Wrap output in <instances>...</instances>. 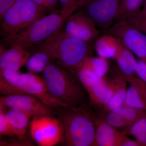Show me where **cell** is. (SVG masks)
<instances>
[{"instance_id": "1", "label": "cell", "mask_w": 146, "mask_h": 146, "mask_svg": "<svg viewBox=\"0 0 146 146\" xmlns=\"http://www.w3.org/2000/svg\"><path fill=\"white\" fill-rule=\"evenodd\" d=\"M42 74L48 89L57 99L69 106H90L86 89L70 70L50 60Z\"/></svg>"}, {"instance_id": "2", "label": "cell", "mask_w": 146, "mask_h": 146, "mask_svg": "<svg viewBox=\"0 0 146 146\" xmlns=\"http://www.w3.org/2000/svg\"><path fill=\"white\" fill-rule=\"evenodd\" d=\"M68 146H95L96 114L90 106H69L56 109Z\"/></svg>"}, {"instance_id": "3", "label": "cell", "mask_w": 146, "mask_h": 146, "mask_svg": "<svg viewBox=\"0 0 146 146\" xmlns=\"http://www.w3.org/2000/svg\"><path fill=\"white\" fill-rule=\"evenodd\" d=\"M37 46L36 51L46 53L51 61L68 70L78 66L92 52L91 43L70 36L62 29Z\"/></svg>"}, {"instance_id": "4", "label": "cell", "mask_w": 146, "mask_h": 146, "mask_svg": "<svg viewBox=\"0 0 146 146\" xmlns=\"http://www.w3.org/2000/svg\"><path fill=\"white\" fill-rule=\"evenodd\" d=\"M75 11L62 7L39 18L18 34L3 39L9 47L17 46L29 49L42 44L62 29L67 18Z\"/></svg>"}, {"instance_id": "5", "label": "cell", "mask_w": 146, "mask_h": 146, "mask_svg": "<svg viewBox=\"0 0 146 146\" xmlns=\"http://www.w3.org/2000/svg\"><path fill=\"white\" fill-rule=\"evenodd\" d=\"M47 13L32 0H16L1 21L3 39L23 31Z\"/></svg>"}, {"instance_id": "6", "label": "cell", "mask_w": 146, "mask_h": 146, "mask_svg": "<svg viewBox=\"0 0 146 146\" xmlns=\"http://www.w3.org/2000/svg\"><path fill=\"white\" fill-rule=\"evenodd\" d=\"M32 138L38 145L53 146L64 139L61 120L53 116H33L30 123Z\"/></svg>"}, {"instance_id": "7", "label": "cell", "mask_w": 146, "mask_h": 146, "mask_svg": "<svg viewBox=\"0 0 146 146\" xmlns=\"http://www.w3.org/2000/svg\"><path fill=\"white\" fill-rule=\"evenodd\" d=\"M106 33L119 39L139 59L146 62V35L126 20H120L107 29Z\"/></svg>"}, {"instance_id": "8", "label": "cell", "mask_w": 146, "mask_h": 146, "mask_svg": "<svg viewBox=\"0 0 146 146\" xmlns=\"http://www.w3.org/2000/svg\"><path fill=\"white\" fill-rule=\"evenodd\" d=\"M18 87L22 94L33 96L55 109L69 106L54 97L48 89L43 77L36 74L22 73L18 81Z\"/></svg>"}, {"instance_id": "9", "label": "cell", "mask_w": 146, "mask_h": 146, "mask_svg": "<svg viewBox=\"0 0 146 146\" xmlns=\"http://www.w3.org/2000/svg\"><path fill=\"white\" fill-rule=\"evenodd\" d=\"M0 105L5 108H15L26 112L33 116L57 115L56 109L47 105L33 96L26 94L2 96Z\"/></svg>"}, {"instance_id": "10", "label": "cell", "mask_w": 146, "mask_h": 146, "mask_svg": "<svg viewBox=\"0 0 146 146\" xmlns=\"http://www.w3.org/2000/svg\"><path fill=\"white\" fill-rule=\"evenodd\" d=\"M65 24L64 30L67 34L84 42H95L99 36L98 27L82 9L72 13Z\"/></svg>"}, {"instance_id": "11", "label": "cell", "mask_w": 146, "mask_h": 146, "mask_svg": "<svg viewBox=\"0 0 146 146\" xmlns=\"http://www.w3.org/2000/svg\"><path fill=\"white\" fill-rule=\"evenodd\" d=\"M122 0H90L82 9L98 28H109L115 20Z\"/></svg>"}, {"instance_id": "12", "label": "cell", "mask_w": 146, "mask_h": 146, "mask_svg": "<svg viewBox=\"0 0 146 146\" xmlns=\"http://www.w3.org/2000/svg\"><path fill=\"white\" fill-rule=\"evenodd\" d=\"M145 116V110L122 106L109 112H102L101 116H98L114 127L121 130Z\"/></svg>"}, {"instance_id": "13", "label": "cell", "mask_w": 146, "mask_h": 146, "mask_svg": "<svg viewBox=\"0 0 146 146\" xmlns=\"http://www.w3.org/2000/svg\"><path fill=\"white\" fill-rule=\"evenodd\" d=\"M115 86V77L109 80L104 77L87 89L90 107L91 108L102 109L112 98Z\"/></svg>"}, {"instance_id": "14", "label": "cell", "mask_w": 146, "mask_h": 146, "mask_svg": "<svg viewBox=\"0 0 146 146\" xmlns=\"http://www.w3.org/2000/svg\"><path fill=\"white\" fill-rule=\"evenodd\" d=\"M95 146H121L127 135L96 114Z\"/></svg>"}, {"instance_id": "15", "label": "cell", "mask_w": 146, "mask_h": 146, "mask_svg": "<svg viewBox=\"0 0 146 146\" xmlns=\"http://www.w3.org/2000/svg\"><path fill=\"white\" fill-rule=\"evenodd\" d=\"M1 45L0 70H20L32 55L29 49L14 46L6 50Z\"/></svg>"}, {"instance_id": "16", "label": "cell", "mask_w": 146, "mask_h": 146, "mask_svg": "<svg viewBox=\"0 0 146 146\" xmlns=\"http://www.w3.org/2000/svg\"><path fill=\"white\" fill-rule=\"evenodd\" d=\"M129 86L123 106L146 110V83L134 76H125Z\"/></svg>"}, {"instance_id": "17", "label": "cell", "mask_w": 146, "mask_h": 146, "mask_svg": "<svg viewBox=\"0 0 146 146\" xmlns=\"http://www.w3.org/2000/svg\"><path fill=\"white\" fill-rule=\"evenodd\" d=\"M5 115L15 136L23 137L26 133L30 119L33 116L15 108H9L5 111Z\"/></svg>"}, {"instance_id": "18", "label": "cell", "mask_w": 146, "mask_h": 146, "mask_svg": "<svg viewBox=\"0 0 146 146\" xmlns=\"http://www.w3.org/2000/svg\"><path fill=\"white\" fill-rule=\"evenodd\" d=\"M114 59L121 72L125 76L136 74L137 61L134 54L120 40V43Z\"/></svg>"}, {"instance_id": "19", "label": "cell", "mask_w": 146, "mask_h": 146, "mask_svg": "<svg viewBox=\"0 0 146 146\" xmlns=\"http://www.w3.org/2000/svg\"><path fill=\"white\" fill-rule=\"evenodd\" d=\"M119 43L117 38L106 33L97 38L94 43V49L99 56L107 59H114Z\"/></svg>"}, {"instance_id": "20", "label": "cell", "mask_w": 146, "mask_h": 146, "mask_svg": "<svg viewBox=\"0 0 146 146\" xmlns=\"http://www.w3.org/2000/svg\"><path fill=\"white\" fill-rule=\"evenodd\" d=\"M115 77L116 86L114 94L109 102L101 109L102 112H109L117 109L122 106L124 102L127 90V80L121 72Z\"/></svg>"}, {"instance_id": "21", "label": "cell", "mask_w": 146, "mask_h": 146, "mask_svg": "<svg viewBox=\"0 0 146 146\" xmlns=\"http://www.w3.org/2000/svg\"><path fill=\"white\" fill-rule=\"evenodd\" d=\"M50 61L48 55L42 51L36 52L29 58L26 66L29 72L36 74L43 72Z\"/></svg>"}, {"instance_id": "22", "label": "cell", "mask_w": 146, "mask_h": 146, "mask_svg": "<svg viewBox=\"0 0 146 146\" xmlns=\"http://www.w3.org/2000/svg\"><path fill=\"white\" fill-rule=\"evenodd\" d=\"M144 0H122L115 20H127L141 11Z\"/></svg>"}, {"instance_id": "23", "label": "cell", "mask_w": 146, "mask_h": 146, "mask_svg": "<svg viewBox=\"0 0 146 146\" xmlns=\"http://www.w3.org/2000/svg\"><path fill=\"white\" fill-rule=\"evenodd\" d=\"M121 131L127 136L134 137L142 146H146V116Z\"/></svg>"}, {"instance_id": "24", "label": "cell", "mask_w": 146, "mask_h": 146, "mask_svg": "<svg viewBox=\"0 0 146 146\" xmlns=\"http://www.w3.org/2000/svg\"><path fill=\"white\" fill-rule=\"evenodd\" d=\"M83 63L90 67L100 78L105 77L109 70V63L107 59L100 57L90 56L86 57Z\"/></svg>"}, {"instance_id": "25", "label": "cell", "mask_w": 146, "mask_h": 146, "mask_svg": "<svg viewBox=\"0 0 146 146\" xmlns=\"http://www.w3.org/2000/svg\"><path fill=\"white\" fill-rule=\"evenodd\" d=\"M0 72V76L16 89L18 94H22L18 87V81L22 73L19 71L14 70H1Z\"/></svg>"}, {"instance_id": "26", "label": "cell", "mask_w": 146, "mask_h": 146, "mask_svg": "<svg viewBox=\"0 0 146 146\" xmlns=\"http://www.w3.org/2000/svg\"><path fill=\"white\" fill-rule=\"evenodd\" d=\"M5 109L0 105V134L1 136H15L6 117Z\"/></svg>"}, {"instance_id": "27", "label": "cell", "mask_w": 146, "mask_h": 146, "mask_svg": "<svg viewBox=\"0 0 146 146\" xmlns=\"http://www.w3.org/2000/svg\"><path fill=\"white\" fill-rule=\"evenodd\" d=\"M133 27L146 35V13L141 11L127 19Z\"/></svg>"}, {"instance_id": "28", "label": "cell", "mask_w": 146, "mask_h": 146, "mask_svg": "<svg viewBox=\"0 0 146 146\" xmlns=\"http://www.w3.org/2000/svg\"><path fill=\"white\" fill-rule=\"evenodd\" d=\"M136 74L146 83V62L140 59L137 60Z\"/></svg>"}, {"instance_id": "29", "label": "cell", "mask_w": 146, "mask_h": 146, "mask_svg": "<svg viewBox=\"0 0 146 146\" xmlns=\"http://www.w3.org/2000/svg\"><path fill=\"white\" fill-rule=\"evenodd\" d=\"M16 0H0V19H2L6 12L13 5Z\"/></svg>"}, {"instance_id": "30", "label": "cell", "mask_w": 146, "mask_h": 146, "mask_svg": "<svg viewBox=\"0 0 146 146\" xmlns=\"http://www.w3.org/2000/svg\"><path fill=\"white\" fill-rule=\"evenodd\" d=\"M62 5V7L72 9L75 11L78 10L75 6L76 0H58Z\"/></svg>"}, {"instance_id": "31", "label": "cell", "mask_w": 146, "mask_h": 146, "mask_svg": "<svg viewBox=\"0 0 146 146\" xmlns=\"http://www.w3.org/2000/svg\"><path fill=\"white\" fill-rule=\"evenodd\" d=\"M121 146H142V145L137 140L131 139L127 135L123 141Z\"/></svg>"}, {"instance_id": "32", "label": "cell", "mask_w": 146, "mask_h": 146, "mask_svg": "<svg viewBox=\"0 0 146 146\" xmlns=\"http://www.w3.org/2000/svg\"><path fill=\"white\" fill-rule=\"evenodd\" d=\"M37 5L44 9L47 12H52L50 6L45 0H32Z\"/></svg>"}, {"instance_id": "33", "label": "cell", "mask_w": 146, "mask_h": 146, "mask_svg": "<svg viewBox=\"0 0 146 146\" xmlns=\"http://www.w3.org/2000/svg\"><path fill=\"white\" fill-rule=\"evenodd\" d=\"M45 1L50 6L52 12L56 10V8L57 7L58 0H45Z\"/></svg>"}, {"instance_id": "34", "label": "cell", "mask_w": 146, "mask_h": 146, "mask_svg": "<svg viewBox=\"0 0 146 146\" xmlns=\"http://www.w3.org/2000/svg\"><path fill=\"white\" fill-rule=\"evenodd\" d=\"M90 0H76V4L84 6L86 5Z\"/></svg>"}, {"instance_id": "35", "label": "cell", "mask_w": 146, "mask_h": 146, "mask_svg": "<svg viewBox=\"0 0 146 146\" xmlns=\"http://www.w3.org/2000/svg\"><path fill=\"white\" fill-rule=\"evenodd\" d=\"M141 11L143 13H146V0H144L143 4Z\"/></svg>"}]
</instances>
